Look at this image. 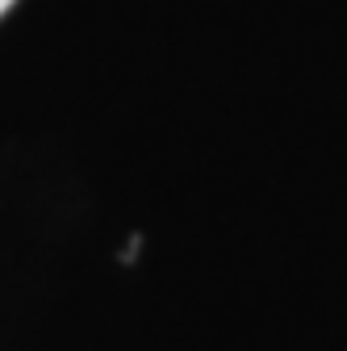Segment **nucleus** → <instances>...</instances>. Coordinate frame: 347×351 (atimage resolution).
<instances>
[{"label": "nucleus", "mask_w": 347, "mask_h": 351, "mask_svg": "<svg viewBox=\"0 0 347 351\" xmlns=\"http://www.w3.org/2000/svg\"><path fill=\"white\" fill-rule=\"evenodd\" d=\"M13 5H17V0H0V17H5V13H9Z\"/></svg>", "instance_id": "obj_1"}]
</instances>
